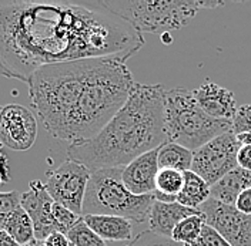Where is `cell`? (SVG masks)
<instances>
[{
    "instance_id": "cell-8",
    "label": "cell",
    "mask_w": 251,
    "mask_h": 246,
    "mask_svg": "<svg viewBox=\"0 0 251 246\" xmlns=\"http://www.w3.org/2000/svg\"><path fill=\"white\" fill-rule=\"evenodd\" d=\"M90 174L92 171L83 164L67 158L57 168L47 172V192L56 203L81 216Z\"/></svg>"
},
{
    "instance_id": "cell-1",
    "label": "cell",
    "mask_w": 251,
    "mask_h": 246,
    "mask_svg": "<svg viewBox=\"0 0 251 246\" xmlns=\"http://www.w3.org/2000/svg\"><path fill=\"white\" fill-rule=\"evenodd\" d=\"M144 43L131 23L109 10L70 3L0 4V74L23 83L50 64L99 57L127 62Z\"/></svg>"
},
{
    "instance_id": "cell-26",
    "label": "cell",
    "mask_w": 251,
    "mask_h": 246,
    "mask_svg": "<svg viewBox=\"0 0 251 246\" xmlns=\"http://www.w3.org/2000/svg\"><path fill=\"white\" fill-rule=\"evenodd\" d=\"M233 133L238 134H251V104H244L237 108L233 118Z\"/></svg>"
},
{
    "instance_id": "cell-33",
    "label": "cell",
    "mask_w": 251,
    "mask_h": 246,
    "mask_svg": "<svg viewBox=\"0 0 251 246\" xmlns=\"http://www.w3.org/2000/svg\"><path fill=\"white\" fill-rule=\"evenodd\" d=\"M1 108H3V107H1V106H0V111H1Z\"/></svg>"
},
{
    "instance_id": "cell-18",
    "label": "cell",
    "mask_w": 251,
    "mask_h": 246,
    "mask_svg": "<svg viewBox=\"0 0 251 246\" xmlns=\"http://www.w3.org/2000/svg\"><path fill=\"white\" fill-rule=\"evenodd\" d=\"M193 155L194 153L186 147L166 141L163 145L158 147V154H157L158 168L177 169L181 172L190 171L193 164Z\"/></svg>"
},
{
    "instance_id": "cell-22",
    "label": "cell",
    "mask_w": 251,
    "mask_h": 246,
    "mask_svg": "<svg viewBox=\"0 0 251 246\" xmlns=\"http://www.w3.org/2000/svg\"><path fill=\"white\" fill-rule=\"evenodd\" d=\"M66 236L72 246H107L106 241H103L96 232L89 228L83 216L78 219L77 224L67 232Z\"/></svg>"
},
{
    "instance_id": "cell-31",
    "label": "cell",
    "mask_w": 251,
    "mask_h": 246,
    "mask_svg": "<svg viewBox=\"0 0 251 246\" xmlns=\"http://www.w3.org/2000/svg\"><path fill=\"white\" fill-rule=\"evenodd\" d=\"M0 246H20L12 236H9L4 231H0Z\"/></svg>"
},
{
    "instance_id": "cell-23",
    "label": "cell",
    "mask_w": 251,
    "mask_h": 246,
    "mask_svg": "<svg viewBox=\"0 0 251 246\" xmlns=\"http://www.w3.org/2000/svg\"><path fill=\"white\" fill-rule=\"evenodd\" d=\"M20 198L22 194L19 191L0 192V231L4 229L7 218L20 208Z\"/></svg>"
},
{
    "instance_id": "cell-7",
    "label": "cell",
    "mask_w": 251,
    "mask_h": 246,
    "mask_svg": "<svg viewBox=\"0 0 251 246\" xmlns=\"http://www.w3.org/2000/svg\"><path fill=\"white\" fill-rule=\"evenodd\" d=\"M240 147L241 144L233 131L224 133L194 151L191 171L211 186L238 167L237 154Z\"/></svg>"
},
{
    "instance_id": "cell-19",
    "label": "cell",
    "mask_w": 251,
    "mask_h": 246,
    "mask_svg": "<svg viewBox=\"0 0 251 246\" xmlns=\"http://www.w3.org/2000/svg\"><path fill=\"white\" fill-rule=\"evenodd\" d=\"M9 236H12L20 246L29 245L31 241H34V226L31 222L30 216L20 206L17 208L12 215L7 218L4 229Z\"/></svg>"
},
{
    "instance_id": "cell-30",
    "label": "cell",
    "mask_w": 251,
    "mask_h": 246,
    "mask_svg": "<svg viewBox=\"0 0 251 246\" xmlns=\"http://www.w3.org/2000/svg\"><path fill=\"white\" fill-rule=\"evenodd\" d=\"M45 246H72L67 236L62 232H53L43 241Z\"/></svg>"
},
{
    "instance_id": "cell-2",
    "label": "cell",
    "mask_w": 251,
    "mask_h": 246,
    "mask_svg": "<svg viewBox=\"0 0 251 246\" xmlns=\"http://www.w3.org/2000/svg\"><path fill=\"white\" fill-rule=\"evenodd\" d=\"M136 81L116 57L50 64L27 80L31 108L54 138L87 141L122 110Z\"/></svg>"
},
{
    "instance_id": "cell-3",
    "label": "cell",
    "mask_w": 251,
    "mask_h": 246,
    "mask_svg": "<svg viewBox=\"0 0 251 246\" xmlns=\"http://www.w3.org/2000/svg\"><path fill=\"white\" fill-rule=\"evenodd\" d=\"M164 92L160 84L136 83L122 110L93 138L70 144L67 158L90 171L123 168L137 157L157 150L167 141Z\"/></svg>"
},
{
    "instance_id": "cell-28",
    "label": "cell",
    "mask_w": 251,
    "mask_h": 246,
    "mask_svg": "<svg viewBox=\"0 0 251 246\" xmlns=\"http://www.w3.org/2000/svg\"><path fill=\"white\" fill-rule=\"evenodd\" d=\"M235 209L240 211L244 215L251 216V188H247L246 191H243L234 203Z\"/></svg>"
},
{
    "instance_id": "cell-29",
    "label": "cell",
    "mask_w": 251,
    "mask_h": 246,
    "mask_svg": "<svg viewBox=\"0 0 251 246\" xmlns=\"http://www.w3.org/2000/svg\"><path fill=\"white\" fill-rule=\"evenodd\" d=\"M237 164L243 169L251 171V145H241L237 154Z\"/></svg>"
},
{
    "instance_id": "cell-24",
    "label": "cell",
    "mask_w": 251,
    "mask_h": 246,
    "mask_svg": "<svg viewBox=\"0 0 251 246\" xmlns=\"http://www.w3.org/2000/svg\"><path fill=\"white\" fill-rule=\"evenodd\" d=\"M53 218H54V222L57 225V229L59 232H62L64 235H67V232L70 231L76 224L77 221L81 218L77 214L72 212L70 209L64 208L60 203H53Z\"/></svg>"
},
{
    "instance_id": "cell-16",
    "label": "cell",
    "mask_w": 251,
    "mask_h": 246,
    "mask_svg": "<svg viewBox=\"0 0 251 246\" xmlns=\"http://www.w3.org/2000/svg\"><path fill=\"white\" fill-rule=\"evenodd\" d=\"M84 222L103 241H131V221L114 215H84Z\"/></svg>"
},
{
    "instance_id": "cell-11",
    "label": "cell",
    "mask_w": 251,
    "mask_h": 246,
    "mask_svg": "<svg viewBox=\"0 0 251 246\" xmlns=\"http://www.w3.org/2000/svg\"><path fill=\"white\" fill-rule=\"evenodd\" d=\"M53 203L54 201L49 195L46 184L39 179L31 181L29 189L22 194L20 206L30 216L37 241H45L50 233L59 232L51 211Z\"/></svg>"
},
{
    "instance_id": "cell-13",
    "label": "cell",
    "mask_w": 251,
    "mask_h": 246,
    "mask_svg": "<svg viewBox=\"0 0 251 246\" xmlns=\"http://www.w3.org/2000/svg\"><path fill=\"white\" fill-rule=\"evenodd\" d=\"M193 91L197 104L207 115L216 120L233 121L237 112V104L234 94L228 89L205 80L197 90Z\"/></svg>"
},
{
    "instance_id": "cell-34",
    "label": "cell",
    "mask_w": 251,
    "mask_h": 246,
    "mask_svg": "<svg viewBox=\"0 0 251 246\" xmlns=\"http://www.w3.org/2000/svg\"><path fill=\"white\" fill-rule=\"evenodd\" d=\"M184 246H190V245H184Z\"/></svg>"
},
{
    "instance_id": "cell-12",
    "label": "cell",
    "mask_w": 251,
    "mask_h": 246,
    "mask_svg": "<svg viewBox=\"0 0 251 246\" xmlns=\"http://www.w3.org/2000/svg\"><path fill=\"white\" fill-rule=\"evenodd\" d=\"M158 148L137 157L123 167L122 178L126 188L134 195H151L156 192V177L158 172L157 161Z\"/></svg>"
},
{
    "instance_id": "cell-5",
    "label": "cell",
    "mask_w": 251,
    "mask_h": 246,
    "mask_svg": "<svg viewBox=\"0 0 251 246\" xmlns=\"http://www.w3.org/2000/svg\"><path fill=\"white\" fill-rule=\"evenodd\" d=\"M122 172L123 168L92 171L83 201L81 216L114 215L139 224L149 221L151 205L156 201L154 194H131L126 188Z\"/></svg>"
},
{
    "instance_id": "cell-4",
    "label": "cell",
    "mask_w": 251,
    "mask_h": 246,
    "mask_svg": "<svg viewBox=\"0 0 251 246\" xmlns=\"http://www.w3.org/2000/svg\"><path fill=\"white\" fill-rule=\"evenodd\" d=\"M164 131L167 141L194 153L208 141L233 131V121L207 115L197 104L194 91L178 87L164 92Z\"/></svg>"
},
{
    "instance_id": "cell-15",
    "label": "cell",
    "mask_w": 251,
    "mask_h": 246,
    "mask_svg": "<svg viewBox=\"0 0 251 246\" xmlns=\"http://www.w3.org/2000/svg\"><path fill=\"white\" fill-rule=\"evenodd\" d=\"M247 188H251V171L237 167L210 186V198L234 206L238 195Z\"/></svg>"
},
{
    "instance_id": "cell-27",
    "label": "cell",
    "mask_w": 251,
    "mask_h": 246,
    "mask_svg": "<svg viewBox=\"0 0 251 246\" xmlns=\"http://www.w3.org/2000/svg\"><path fill=\"white\" fill-rule=\"evenodd\" d=\"M191 246H231L219 232L208 225H204L199 239Z\"/></svg>"
},
{
    "instance_id": "cell-21",
    "label": "cell",
    "mask_w": 251,
    "mask_h": 246,
    "mask_svg": "<svg viewBox=\"0 0 251 246\" xmlns=\"http://www.w3.org/2000/svg\"><path fill=\"white\" fill-rule=\"evenodd\" d=\"M184 184V172L177 169H158L156 177V192L177 197Z\"/></svg>"
},
{
    "instance_id": "cell-14",
    "label": "cell",
    "mask_w": 251,
    "mask_h": 246,
    "mask_svg": "<svg viewBox=\"0 0 251 246\" xmlns=\"http://www.w3.org/2000/svg\"><path fill=\"white\" fill-rule=\"evenodd\" d=\"M197 214H200V211L187 208L178 202L166 203V202L154 201L147 222L151 232L164 238H172L173 231L178 225V222Z\"/></svg>"
},
{
    "instance_id": "cell-9",
    "label": "cell",
    "mask_w": 251,
    "mask_h": 246,
    "mask_svg": "<svg viewBox=\"0 0 251 246\" xmlns=\"http://www.w3.org/2000/svg\"><path fill=\"white\" fill-rule=\"evenodd\" d=\"M205 225L211 226L231 246H251V216L233 205L210 198L199 208Z\"/></svg>"
},
{
    "instance_id": "cell-20",
    "label": "cell",
    "mask_w": 251,
    "mask_h": 246,
    "mask_svg": "<svg viewBox=\"0 0 251 246\" xmlns=\"http://www.w3.org/2000/svg\"><path fill=\"white\" fill-rule=\"evenodd\" d=\"M204 225H205V222H204V218L201 214L188 216L186 219H183L181 222H178V225L174 228L172 239L178 242V244L191 246L199 239Z\"/></svg>"
},
{
    "instance_id": "cell-6",
    "label": "cell",
    "mask_w": 251,
    "mask_h": 246,
    "mask_svg": "<svg viewBox=\"0 0 251 246\" xmlns=\"http://www.w3.org/2000/svg\"><path fill=\"white\" fill-rule=\"evenodd\" d=\"M223 1L201 0H130L100 1L106 10L123 17L140 33H164L178 30L201 9H214Z\"/></svg>"
},
{
    "instance_id": "cell-10",
    "label": "cell",
    "mask_w": 251,
    "mask_h": 246,
    "mask_svg": "<svg viewBox=\"0 0 251 246\" xmlns=\"http://www.w3.org/2000/svg\"><path fill=\"white\" fill-rule=\"evenodd\" d=\"M37 137V120L30 110L19 104L4 106L0 111V144L15 150L27 151Z\"/></svg>"
},
{
    "instance_id": "cell-25",
    "label": "cell",
    "mask_w": 251,
    "mask_h": 246,
    "mask_svg": "<svg viewBox=\"0 0 251 246\" xmlns=\"http://www.w3.org/2000/svg\"><path fill=\"white\" fill-rule=\"evenodd\" d=\"M125 246H184L183 244H178L173 241L172 238H164L160 236L154 232L144 231L139 233L134 239H131L127 245Z\"/></svg>"
},
{
    "instance_id": "cell-17",
    "label": "cell",
    "mask_w": 251,
    "mask_h": 246,
    "mask_svg": "<svg viewBox=\"0 0 251 246\" xmlns=\"http://www.w3.org/2000/svg\"><path fill=\"white\" fill-rule=\"evenodd\" d=\"M208 200H210V185L191 169L186 171L184 184L180 194L177 195V202L187 208L199 211V208Z\"/></svg>"
},
{
    "instance_id": "cell-32",
    "label": "cell",
    "mask_w": 251,
    "mask_h": 246,
    "mask_svg": "<svg viewBox=\"0 0 251 246\" xmlns=\"http://www.w3.org/2000/svg\"><path fill=\"white\" fill-rule=\"evenodd\" d=\"M25 246H45V244H43V241H37V239H34V241H31L29 245H25Z\"/></svg>"
}]
</instances>
